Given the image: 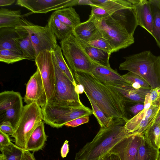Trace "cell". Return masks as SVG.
Returning <instances> with one entry per match:
<instances>
[{
	"mask_svg": "<svg viewBox=\"0 0 160 160\" xmlns=\"http://www.w3.org/2000/svg\"><path fill=\"white\" fill-rule=\"evenodd\" d=\"M72 72L77 83L83 86L86 96L94 101L107 117L122 119L126 122L129 119L126 103L116 92L91 73L80 71Z\"/></svg>",
	"mask_w": 160,
	"mask_h": 160,
	"instance_id": "6da1fadb",
	"label": "cell"
},
{
	"mask_svg": "<svg viewBox=\"0 0 160 160\" xmlns=\"http://www.w3.org/2000/svg\"><path fill=\"white\" fill-rule=\"evenodd\" d=\"M125 123L122 119H114L109 126L100 128L92 140L87 143L76 153L75 160H98L123 140L136 134L126 129Z\"/></svg>",
	"mask_w": 160,
	"mask_h": 160,
	"instance_id": "7a4b0ae2",
	"label": "cell"
},
{
	"mask_svg": "<svg viewBox=\"0 0 160 160\" xmlns=\"http://www.w3.org/2000/svg\"><path fill=\"white\" fill-rule=\"evenodd\" d=\"M124 10L105 18L96 19L89 17L94 21L102 36L112 48V53L127 48L134 42L133 34L138 26L136 17L132 14L118 18Z\"/></svg>",
	"mask_w": 160,
	"mask_h": 160,
	"instance_id": "3957f363",
	"label": "cell"
},
{
	"mask_svg": "<svg viewBox=\"0 0 160 160\" xmlns=\"http://www.w3.org/2000/svg\"><path fill=\"white\" fill-rule=\"evenodd\" d=\"M123 58L125 60L120 64V70L139 76L148 83L151 89L160 87V56L145 51Z\"/></svg>",
	"mask_w": 160,
	"mask_h": 160,
	"instance_id": "277c9868",
	"label": "cell"
},
{
	"mask_svg": "<svg viewBox=\"0 0 160 160\" xmlns=\"http://www.w3.org/2000/svg\"><path fill=\"white\" fill-rule=\"evenodd\" d=\"M42 110L44 122L57 128L76 118L93 114L92 110L83 104L64 102L56 99L48 101Z\"/></svg>",
	"mask_w": 160,
	"mask_h": 160,
	"instance_id": "5b68a950",
	"label": "cell"
},
{
	"mask_svg": "<svg viewBox=\"0 0 160 160\" xmlns=\"http://www.w3.org/2000/svg\"><path fill=\"white\" fill-rule=\"evenodd\" d=\"M43 119L42 109L36 102L24 106L11 135L14 138L15 145L25 150L31 134Z\"/></svg>",
	"mask_w": 160,
	"mask_h": 160,
	"instance_id": "8992f818",
	"label": "cell"
},
{
	"mask_svg": "<svg viewBox=\"0 0 160 160\" xmlns=\"http://www.w3.org/2000/svg\"><path fill=\"white\" fill-rule=\"evenodd\" d=\"M62 54L72 72L80 71L91 73L93 63L72 33L60 41Z\"/></svg>",
	"mask_w": 160,
	"mask_h": 160,
	"instance_id": "52a82bcc",
	"label": "cell"
},
{
	"mask_svg": "<svg viewBox=\"0 0 160 160\" xmlns=\"http://www.w3.org/2000/svg\"><path fill=\"white\" fill-rule=\"evenodd\" d=\"M20 24L29 34L36 56L43 50L52 51L57 44L56 37L47 25L45 27L35 25L23 17Z\"/></svg>",
	"mask_w": 160,
	"mask_h": 160,
	"instance_id": "ba28073f",
	"label": "cell"
},
{
	"mask_svg": "<svg viewBox=\"0 0 160 160\" xmlns=\"http://www.w3.org/2000/svg\"><path fill=\"white\" fill-rule=\"evenodd\" d=\"M160 104L155 105L152 103L149 95L147 94L145 99L144 109L126 122L124 125L126 129L132 133L143 134L153 124L159 110Z\"/></svg>",
	"mask_w": 160,
	"mask_h": 160,
	"instance_id": "9c48e42d",
	"label": "cell"
},
{
	"mask_svg": "<svg viewBox=\"0 0 160 160\" xmlns=\"http://www.w3.org/2000/svg\"><path fill=\"white\" fill-rule=\"evenodd\" d=\"M34 61L41 75L48 102L54 100L55 98V76L52 51L40 52Z\"/></svg>",
	"mask_w": 160,
	"mask_h": 160,
	"instance_id": "30bf717a",
	"label": "cell"
},
{
	"mask_svg": "<svg viewBox=\"0 0 160 160\" xmlns=\"http://www.w3.org/2000/svg\"><path fill=\"white\" fill-rule=\"evenodd\" d=\"M52 52L55 76V98L54 99L66 102L82 104L79 95L76 91L75 86L59 68L52 51Z\"/></svg>",
	"mask_w": 160,
	"mask_h": 160,
	"instance_id": "8fae6325",
	"label": "cell"
},
{
	"mask_svg": "<svg viewBox=\"0 0 160 160\" xmlns=\"http://www.w3.org/2000/svg\"><path fill=\"white\" fill-rule=\"evenodd\" d=\"M78 0H18L16 4L34 13H47L78 5Z\"/></svg>",
	"mask_w": 160,
	"mask_h": 160,
	"instance_id": "7c38bea8",
	"label": "cell"
},
{
	"mask_svg": "<svg viewBox=\"0 0 160 160\" xmlns=\"http://www.w3.org/2000/svg\"><path fill=\"white\" fill-rule=\"evenodd\" d=\"M24 100L26 104L36 102L42 109L47 103L48 100L42 77L37 68L27 84Z\"/></svg>",
	"mask_w": 160,
	"mask_h": 160,
	"instance_id": "4fadbf2b",
	"label": "cell"
},
{
	"mask_svg": "<svg viewBox=\"0 0 160 160\" xmlns=\"http://www.w3.org/2000/svg\"><path fill=\"white\" fill-rule=\"evenodd\" d=\"M110 88L116 92L126 103L135 104L144 103L146 95L151 89H140L134 88L132 83L118 82L106 83Z\"/></svg>",
	"mask_w": 160,
	"mask_h": 160,
	"instance_id": "5bb4252c",
	"label": "cell"
},
{
	"mask_svg": "<svg viewBox=\"0 0 160 160\" xmlns=\"http://www.w3.org/2000/svg\"><path fill=\"white\" fill-rule=\"evenodd\" d=\"M143 134H136L126 138L109 152L117 154L120 160H135L137 149Z\"/></svg>",
	"mask_w": 160,
	"mask_h": 160,
	"instance_id": "9a60e30c",
	"label": "cell"
},
{
	"mask_svg": "<svg viewBox=\"0 0 160 160\" xmlns=\"http://www.w3.org/2000/svg\"><path fill=\"white\" fill-rule=\"evenodd\" d=\"M138 26L147 30L151 35L153 26V16L148 0H139L138 3L132 5Z\"/></svg>",
	"mask_w": 160,
	"mask_h": 160,
	"instance_id": "2e32d148",
	"label": "cell"
},
{
	"mask_svg": "<svg viewBox=\"0 0 160 160\" xmlns=\"http://www.w3.org/2000/svg\"><path fill=\"white\" fill-rule=\"evenodd\" d=\"M15 29L17 36L14 38V40L17 47L28 60H35L36 55L28 32L20 24Z\"/></svg>",
	"mask_w": 160,
	"mask_h": 160,
	"instance_id": "e0dca14e",
	"label": "cell"
},
{
	"mask_svg": "<svg viewBox=\"0 0 160 160\" xmlns=\"http://www.w3.org/2000/svg\"><path fill=\"white\" fill-rule=\"evenodd\" d=\"M92 62L93 66L91 73L100 81L105 83L118 82L132 83L110 67L104 66Z\"/></svg>",
	"mask_w": 160,
	"mask_h": 160,
	"instance_id": "ac0fdd59",
	"label": "cell"
},
{
	"mask_svg": "<svg viewBox=\"0 0 160 160\" xmlns=\"http://www.w3.org/2000/svg\"><path fill=\"white\" fill-rule=\"evenodd\" d=\"M100 32L93 19L89 18L73 29L72 33L77 39L88 42L95 38Z\"/></svg>",
	"mask_w": 160,
	"mask_h": 160,
	"instance_id": "d6986e66",
	"label": "cell"
},
{
	"mask_svg": "<svg viewBox=\"0 0 160 160\" xmlns=\"http://www.w3.org/2000/svg\"><path fill=\"white\" fill-rule=\"evenodd\" d=\"M48 137L45 132L44 122L42 121L31 134L25 151L34 152L42 149L47 141Z\"/></svg>",
	"mask_w": 160,
	"mask_h": 160,
	"instance_id": "ffe728a7",
	"label": "cell"
},
{
	"mask_svg": "<svg viewBox=\"0 0 160 160\" xmlns=\"http://www.w3.org/2000/svg\"><path fill=\"white\" fill-rule=\"evenodd\" d=\"M24 106L22 98L9 104L0 112V124L8 121L14 128L20 118Z\"/></svg>",
	"mask_w": 160,
	"mask_h": 160,
	"instance_id": "44dd1931",
	"label": "cell"
},
{
	"mask_svg": "<svg viewBox=\"0 0 160 160\" xmlns=\"http://www.w3.org/2000/svg\"><path fill=\"white\" fill-rule=\"evenodd\" d=\"M77 39L85 53L92 61L104 66L110 67L109 59L111 54L91 46L86 42Z\"/></svg>",
	"mask_w": 160,
	"mask_h": 160,
	"instance_id": "7402d4cb",
	"label": "cell"
},
{
	"mask_svg": "<svg viewBox=\"0 0 160 160\" xmlns=\"http://www.w3.org/2000/svg\"><path fill=\"white\" fill-rule=\"evenodd\" d=\"M20 10H12L5 8L0 9V28H15L19 25L22 18Z\"/></svg>",
	"mask_w": 160,
	"mask_h": 160,
	"instance_id": "603a6c76",
	"label": "cell"
},
{
	"mask_svg": "<svg viewBox=\"0 0 160 160\" xmlns=\"http://www.w3.org/2000/svg\"><path fill=\"white\" fill-rule=\"evenodd\" d=\"M93 5L101 7L105 10L108 16L119 11L133 7L128 0H91Z\"/></svg>",
	"mask_w": 160,
	"mask_h": 160,
	"instance_id": "cb8c5ba5",
	"label": "cell"
},
{
	"mask_svg": "<svg viewBox=\"0 0 160 160\" xmlns=\"http://www.w3.org/2000/svg\"><path fill=\"white\" fill-rule=\"evenodd\" d=\"M47 25L56 38L60 41L65 39L72 33L73 28L63 23L53 13L51 15Z\"/></svg>",
	"mask_w": 160,
	"mask_h": 160,
	"instance_id": "d4e9b609",
	"label": "cell"
},
{
	"mask_svg": "<svg viewBox=\"0 0 160 160\" xmlns=\"http://www.w3.org/2000/svg\"><path fill=\"white\" fill-rule=\"evenodd\" d=\"M53 13L62 22L73 29L81 22L79 15L72 7L60 9Z\"/></svg>",
	"mask_w": 160,
	"mask_h": 160,
	"instance_id": "484cf974",
	"label": "cell"
},
{
	"mask_svg": "<svg viewBox=\"0 0 160 160\" xmlns=\"http://www.w3.org/2000/svg\"><path fill=\"white\" fill-rule=\"evenodd\" d=\"M17 36L15 28H2L0 32V50L8 49L22 54L17 47L14 38Z\"/></svg>",
	"mask_w": 160,
	"mask_h": 160,
	"instance_id": "4316f807",
	"label": "cell"
},
{
	"mask_svg": "<svg viewBox=\"0 0 160 160\" xmlns=\"http://www.w3.org/2000/svg\"><path fill=\"white\" fill-rule=\"evenodd\" d=\"M159 149L149 146L144 140L143 135L137 149L135 160H159Z\"/></svg>",
	"mask_w": 160,
	"mask_h": 160,
	"instance_id": "83f0119b",
	"label": "cell"
},
{
	"mask_svg": "<svg viewBox=\"0 0 160 160\" xmlns=\"http://www.w3.org/2000/svg\"><path fill=\"white\" fill-rule=\"evenodd\" d=\"M153 16V26L151 35L160 48V0H149Z\"/></svg>",
	"mask_w": 160,
	"mask_h": 160,
	"instance_id": "f1b7e54d",
	"label": "cell"
},
{
	"mask_svg": "<svg viewBox=\"0 0 160 160\" xmlns=\"http://www.w3.org/2000/svg\"><path fill=\"white\" fill-rule=\"evenodd\" d=\"M52 52L59 68L76 87L78 83L75 79L72 70L68 66L63 57L61 47L57 44Z\"/></svg>",
	"mask_w": 160,
	"mask_h": 160,
	"instance_id": "f546056e",
	"label": "cell"
},
{
	"mask_svg": "<svg viewBox=\"0 0 160 160\" xmlns=\"http://www.w3.org/2000/svg\"><path fill=\"white\" fill-rule=\"evenodd\" d=\"M0 160H22L25 150L12 143L0 150Z\"/></svg>",
	"mask_w": 160,
	"mask_h": 160,
	"instance_id": "4dcf8cb0",
	"label": "cell"
},
{
	"mask_svg": "<svg viewBox=\"0 0 160 160\" xmlns=\"http://www.w3.org/2000/svg\"><path fill=\"white\" fill-rule=\"evenodd\" d=\"M143 134L144 140L147 144L152 148L159 149L160 123L151 126L144 132Z\"/></svg>",
	"mask_w": 160,
	"mask_h": 160,
	"instance_id": "1f68e13d",
	"label": "cell"
},
{
	"mask_svg": "<svg viewBox=\"0 0 160 160\" xmlns=\"http://www.w3.org/2000/svg\"><path fill=\"white\" fill-rule=\"evenodd\" d=\"M91 105L93 114L94 115L100 126V128L109 126L112 123L113 119L108 118L98 106L94 101L91 98L87 96Z\"/></svg>",
	"mask_w": 160,
	"mask_h": 160,
	"instance_id": "d6a6232c",
	"label": "cell"
},
{
	"mask_svg": "<svg viewBox=\"0 0 160 160\" xmlns=\"http://www.w3.org/2000/svg\"><path fill=\"white\" fill-rule=\"evenodd\" d=\"M28 58L22 54L8 49L0 50V61L7 64H12Z\"/></svg>",
	"mask_w": 160,
	"mask_h": 160,
	"instance_id": "836d02e7",
	"label": "cell"
},
{
	"mask_svg": "<svg viewBox=\"0 0 160 160\" xmlns=\"http://www.w3.org/2000/svg\"><path fill=\"white\" fill-rule=\"evenodd\" d=\"M87 42L91 46L105 51L111 54L112 53V48L101 32L95 38Z\"/></svg>",
	"mask_w": 160,
	"mask_h": 160,
	"instance_id": "e575fe53",
	"label": "cell"
},
{
	"mask_svg": "<svg viewBox=\"0 0 160 160\" xmlns=\"http://www.w3.org/2000/svg\"><path fill=\"white\" fill-rule=\"evenodd\" d=\"M123 77L130 82L140 85L145 88H151L148 83L142 78L132 72H129L122 75Z\"/></svg>",
	"mask_w": 160,
	"mask_h": 160,
	"instance_id": "d590c367",
	"label": "cell"
},
{
	"mask_svg": "<svg viewBox=\"0 0 160 160\" xmlns=\"http://www.w3.org/2000/svg\"><path fill=\"white\" fill-rule=\"evenodd\" d=\"M89 121V116L80 117L67 123L65 126L72 127H77L81 125L88 123Z\"/></svg>",
	"mask_w": 160,
	"mask_h": 160,
	"instance_id": "8d00e7d4",
	"label": "cell"
},
{
	"mask_svg": "<svg viewBox=\"0 0 160 160\" xmlns=\"http://www.w3.org/2000/svg\"><path fill=\"white\" fill-rule=\"evenodd\" d=\"M0 130L8 135H12L14 131V128L9 122H4L0 124Z\"/></svg>",
	"mask_w": 160,
	"mask_h": 160,
	"instance_id": "74e56055",
	"label": "cell"
},
{
	"mask_svg": "<svg viewBox=\"0 0 160 160\" xmlns=\"http://www.w3.org/2000/svg\"><path fill=\"white\" fill-rule=\"evenodd\" d=\"M12 143L9 136L0 130V150Z\"/></svg>",
	"mask_w": 160,
	"mask_h": 160,
	"instance_id": "f35d334b",
	"label": "cell"
},
{
	"mask_svg": "<svg viewBox=\"0 0 160 160\" xmlns=\"http://www.w3.org/2000/svg\"><path fill=\"white\" fill-rule=\"evenodd\" d=\"M144 108V103H138L129 107L128 109L134 116L141 111Z\"/></svg>",
	"mask_w": 160,
	"mask_h": 160,
	"instance_id": "ab89813d",
	"label": "cell"
},
{
	"mask_svg": "<svg viewBox=\"0 0 160 160\" xmlns=\"http://www.w3.org/2000/svg\"><path fill=\"white\" fill-rule=\"evenodd\" d=\"M69 152L68 141L66 140L63 143L61 149V156L62 158H65Z\"/></svg>",
	"mask_w": 160,
	"mask_h": 160,
	"instance_id": "60d3db41",
	"label": "cell"
},
{
	"mask_svg": "<svg viewBox=\"0 0 160 160\" xmlns=\"http://www.w3.org/2000/svg\"><path fill=\"white\" fill-rule=\"evenodd\" d=\"M24 157L25 160H36L34 152L31 153L29 151H24Z\"/></svg>",
	"mask_w": 160,
	"mask_h": 160,
	"instance_id": "b9f144b4",
	"label": "cell"
},
{
	"mask_svg": "<svg viewBox=\"0 0 160 160\" xmlns=\"http://www.w3.org/2000/svg\"><path fill=\"white\" fill-rule=\"evenodd\" d=\"M15 1V0H0V6L2 7L10 5Z\"/></svg>",
	"mask_w": 160,
	"mask_h": 160,
	"instance_id": "7bdbcfd3",
	"label": "cell"
},
{
	"mask_svg": "<svg viewBox=\"0 0 160 160\" xmlns=\"http://www.w3.org/2000/svg\"><path fill=\"white\" fill-rule=\"evenodd\" d=\"M75 90L78 94H81L84 92V88L82 85L77 83L75 87Z\"/></svg>",
	"mask_w": 160,
	"mask_h": 160,
	"instance_id": "ee69618b",
	"label": "cell"
},
{
	"mask_svg": "<svg viewBox=\"0 0 160 160\" xmlns=\"http://www.w3.org/2000/svg\"><path fill=\"white\" fill-rule=\"evenodd\" d=\"M78 5H88L91 6L93 5V4L91 0H78Z\"/></svg>",
	"mask_w": 160,
	"mask_h": 160,
	"instance_id": "f6af8a7d",
	"label": "cell"
},
{
	"mask_svg": "<svg viewBox=\"0 0 160 160\" xmlns=\"http://www.w3.org/2000/svg\"><path fill=\"white\" fill-rule=\"evenodd\" d=\"M159 123H160V104L157 116L152 125Z\"/></svg>",
	"mask_w": 160,
	"mask_h": 160,
	"instance_id": "bcb514c9",
	"label": "cell"
},
{
	"mask_svg": "<svg viewBox=\"0 0 160 160\" xmlns=\"http://www.w3.org/2000/svg\"><path fill=\"white\" fill-rule=\"evenodd\" d=\"M111 160H120L118 156L116 154L111 153Z\"/></svg>",
	"mask_w": 160,
	"mask_h": 160,
	"instance_id": "7dc6e473",
	"label": "cell"
},
{
	"mask_svg": "<svg viewBox=\"0 0 160 160\" xmlns=\"http://www.w3.org/2000/svg\"><path fill=\"white\" fill-rule=\"evenodd\" d=\"M103 160H111L110 153L109 152L103 156Z\"/></svg>",
	"mask_w": 160,
	"mask_h": 160,
	"instance_id": "c3c4849f",
	"label": "cell"
},
{
	"mask_svg": "<svg viewBox=\"0 0 160 160\" xmlns=\"http://www.w3.org/2000/svg\"><path fill=\"white\" fill-rule=\"evenodd\" d=\"M159 148L160 149V136L159 140Z\"/></svg>",
	"mask_w": 160,
	"mask_h": 160,
	"instance_id": "681fc988",
	"label": "cell"
},
{
	"mask_svg": "<svg viewBox=\"0 0 160 160\" xmlns=\"http://www.w3.org/2000/svg\"><path fill=\"white\" fill-rule=\"evenodd\" d=\"M22 160H25V157H24V156L23 157Z\"/></svg>",
	"mask_w": 160,
	"mask_h": 160,
	"instance_id": "f907efd6",
	"label": "cell"
},
{
	"mask_svg": "<svg viewBox=\"0 0 160 160\" xmlns=\"http://www.w3.org/2000/svg\"><path fill=\"white\" fill-rule=\"evenodd\" d=\"M159 160H160V158H159Z\"/></svg>",
	"mask_w": 160,
	"mask_h": 160,
	"instance_id": "816d5d0a",
	"label": "cell"
}]
</instances>
